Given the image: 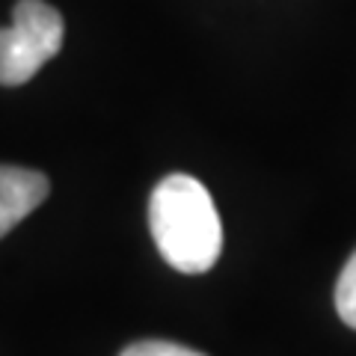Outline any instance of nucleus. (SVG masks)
Returning <instances> with one entry per match:
<instances>
[{
    "mask_svg": "<svg viewBox=\"0 0 356 356\" xmlns=\"http://www.w3.org/2000/svg\"><path fill=\"white\" fill-rule=\"evenodd\" d=\"M63 15L44 0H18L13 24L0 27V86H21L36 77L63 48Z\"/></svg>",
    "mask_w": 356,
    "mask_h": 356,
    "instance_id": "obj_2",
    "label": "nucleus"
},
{
    "mask_svg": "<svg viewBox=\"0 0 356 356\" xmlns=\"http://www.w3.org/2000/svg\"><path fill=\"white\" fill-rule=\"evenodd\" d=\"M149 229L158 252L181 273H205L222 250V222L202 181L175 172L152 191Z\"/></svg>",
    "mask_w": 356,
    "mask_h": 356,
    "instance_id": "obj_1",
    "label": "nucleus"
},
{
    "mask_svg": "<svg viewBox=\"0 0 356 356\" xmlns=\"http://www.w3.org/2000/svg\"><path fill=\"white\" fill-rule=\"evenodd\" d=\"M336 309L344 324L356 330V252L348 259L336 282Z\"/></svg>",
    "mask_w": 356,
    "mask_h": 356,
    "instance_id": "obj_4",
    "label": "nucleus"
},
{
    "mask_svg": "<svg viewBox=\"0 0 356 356\" xmlns=\"http://www.w3.org/2000/svg\"><path fill=\"white\" fill-rule=\"evenodd\" d=\"M48 178L36 170L0 163V238L48 199Z\"/></svg>",
    "mask_w": 356,
    "mask_h": 356,
    "instance_id": "obj_3",
    "label": "nucleus"
},
{
    "mask_svg": "<svg viewBox=\"0 0 356 356\" xmlns=\"http://www.w3.org/2000/svg\"><path fill=\"white\" fill-rule=\"evenodd\" d=\"M122 356H205V353L191 350V348H184V344H175V341H158V339H152V341L131 344V348L122 350Z\"/></svg>",
    "mask_w": 356,
    "mask_h": 356,
    "instance_id": "obj_5",
    "label": "nucleus"
}]
</instances>
